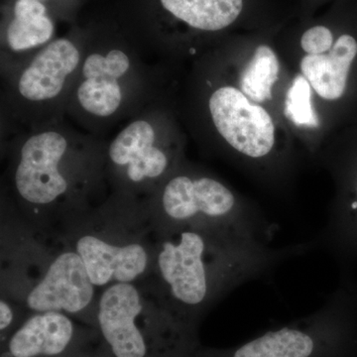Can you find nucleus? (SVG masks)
<instances>
[{
  "label": "nucleus",
  "mask_w": 357,
  "mask_h": 357,
  "mask_svg": "<svg viewBox=\"0 0 357 357\" xmlns=\"http://www.w3.org/2000/svg\"><path fill=\"white\" fill-rule=\"evenodd\" d=\"M312 246L270 248L261 239L222 227L165 230L157 234L153 269L146 281L178 323L199 337V323L218 301Z\"/></svg>",
  "instance_id": "2"
},
{
  "label": "nucleus",
  "mask_w": 357,
  "mask_h": 357,
  "mask_svg": "<svg viewBox=\"0 0 357 357\" xmlns=\"http://www.w3.org/2000/svg\"><path fill=\"white\" fill-rule=\"evenodd\" d=\"M55 25L40 0H16L1 41L0 74L17 67L53 41Z\"/></svg>",
  "instance_id": "13"
},
{
  "label": "nucleus",
  "mask_w": 357,
  "mask_h": 357,
  "mask_svg": "<svg viewBox=\"0 0 357 357\" xmlns=\"http://www.w3.org/2000/svg\"><path fill=\"white\" fill-rule=\"evenodd\" d=\"M77 357H109L107 356V354H105L100 349V344H98V347H96V349H91V351H89L86 352H84V354H81V356H77Z\"/></svg>",
  "instance_id": "21"
},
{
  "label": "nucleus",
  "mask_w": 357,
  "mask_h": 357,
  "mask_svg": "<svg viewBox=\"0 0 357 357\" xmlns=\"http://www.w3.org/2000/svg\"><path fill=\"white\" fill-rule=\"evenodd\" d=\"M181 163L180 139L165 98L148 105L107 141L110 191L146 201Z\"/></svg>",
  "instance_id": "9"
},
{
  "label": "nucleus",
  "mask_w": 357,
  "mask_h": 357,
  "mask_svg": "<svg viewBox=\"0 0 357 357\" xmlns=\"http://www.w3.org/2000/svg\"><path fill=\"white\" fill-rule=\"evenodd\" d=\"M351 195L345 198L342 210L337 211L328 222V229L321 236L323 243L335 250H347L357 245V170L354 174Z\"/></svg>",
  "instance_id": "17"
},
{
  "label": "nucleus",
  "mask_w": 357,
  "mask_h": 357,
  "mask_svg": "<svg viewBox=\"0 0 357 357\" xmlns=\"http://www.w3.org/2000/svg\"><path fill=\"white\" fill-rule=\"evenodd\" d=\"M204 86L211 89L206 110L220 139L246 158L269 156L275 145V126L267 110L234 86Z\"/></svg>",
  "instance_id": "11"
},
{
  "label": "nucleus",
  "mask_w": 357,
  "mask_h": 357,
  "mask_svg": "<svg viewBox=\"0 0 357 357\" xmlns=\"http://www.w3.org/2000/svg\"><path fill=\"white\" fill-rule=\"evenodd\" d=\"M354 301L340 291L310 316L248 342L215 349L199 345L188 357H356Z\"/></svg>",
  "instance_id": "10"
},
{
  "label": "nucleus",
  "mask_w": 357,
  "mask_h": 357,
  "mask_svg": "<svg viewBox=\"0 0 357 357\" xmlns=\"http://www.w3.org/2000/svg\"><path fill=\"white\" fill-rule=\"evenodd\" d=\"M98 344L93 326L64 312H34L0 342V357H77Z\"/></svg>",
  "instance_id": "12"
},
{
  "label": "nucleus",
  "mask_w": 357,
  "mask_h": 357,
  "mask_svg": "<svg viewBox=\"0 0 357 357\" xmlns=\"http://www.w3.org/2000/svg\"><path fill=\"white\" fill-rule=\"evenodd\" d=\"M312 86L304 76L293 79L286 96L284 112L295 126L318 128L319 119L312 105Z\"/></svg>",
  "instance_id": "18"
},
{
  "label": "nucleus",
  "mask_w": 357,
  "mask_h": 357,
  "mask_svg": "<svg viewBox=\"0 0 357 357\" xmlns=\"http://www.w3.org/2000/svg\"><path fill=\"white\" fill-rule=\"evenodd\" d=\"M356 63L357 37L344 33L335 39L328 53L305 56L300 68L303 76L321 98L335 102L347 95Z\"/></svg>",
  "instance_id": "14"
},
{
  "label": "nucleus",
  "mask_w": 357,
  "mask_h": 357,
  "mask_svg": "<svg viewBox=\"0 0 357 357\" xmlns=\"http://www.w3.org/2000/svg\"><path fill=\"white\" fill-rule=\"evenodd\" d=\"M28 317L17 305L0 298V342L10 337Z\"/></svg>",
  "instance_id": "20"
},
{
  "label": "nucleus",
  "mask_w": 357,
  "mask_h": 357,
  "mask_svg": "<svg viewBox=\"0 0 357 357\" xmlns=\"http://www.w3.org/2000/svg\"><path fill=\"white\" fill-rule=\"evenodd\" d=\"M146 204L157 234L184 227H222L266 243L273 234L270 222L244 206L225 183L183 163Z\"/></svg>",
  "instance_id": "8"
},
{
  "label": "nucleus",
  "mask_w": 357,
  "mask_h": 357,
  "mask_svg": "<svg viewBox=\"0 0 357 357\" xmlns=\"http://www.w3.org/2000/svg\"><path fill=\"white\" fill-rule=\"evenodd\" d=\"M40 1H43V0H40Z\"/></svg>",
  "instance_id": "22"
},
{
  "label": "nucleus",
  "mask_w": 357,
  "mask_h": 357,
  "mask_svg": "<svg viewBox=\"0 0 357 357\" xmlns=\"http://www.w3.org/2000/svg\"><path fill=\"white\" fill-rule=\"evenodd\" d=\"M0 298L30 316L60 312L96 328L100 290L59 232L33 227L1 201Z\"/></svg>",
  "instance_id": "3"
},
{
  "label": "nucleus",
  "mask_w": 357,
  "mask_h": 357,
  "mask_svg": "<svg viewBox=\"0 0 357 357\" xmlns=\"http://www.w3.org/2000/svg\"><path fill=\"white\" fill-rule=\"evenodd\" d=\"M96 330L109 357H188L202 344L146 280L100 290Z\"/></svg>",
  "instance_id": "6"
},
{
  "label": "nucleus",
  "mask_w": 357,
  "mask_h": 357,
  "mask_svg": "<svg viewBox=\"0 0 357 357\" xmlns=\"http://www.w3.org/2000/svg\"><path fill=\"white\" fill-rule=\"evenodd\" d=\"M58 232L79 256L98 290L142 282L151 275L157 232L146 201L110 191L102 203L70 218Z\"/></svg>",
  "instance_id": "5"
},
{
  "label": "nucleus",
  "mask_w": 357,
  "mask_h": 357,
  "mask_svg": "<svg viewBox=\"0 0 357 357\" xmlns=\"http://www.w3.org/2000/svg\"><path fill=\"white\" fill-rule=\"evenodd\" d=\"M335 43L332 30L326 26H314L303 34L301 47L307 55L328 53Z\"/></svg>",
  "instance_id": "19"
},
{
  "label": "nucleus",
  "mask_w": 357,
  "mask_h": 357,
  "mask_svg": "<svg viewBox=\"0 0 357 357\" xmlns=\"http://www.w3.org/2000/svg\"><path fill=\"white\" fill-rule=\"evenodd\" d=\"M280 64L273 49L266 45L256 48L253 57L239 79L241 91L255 102L271 100L272 89L278 79Z\"/></svg>",
  "instance_id": "16"
},
{
  "label": "nucleus",
  "mask_w": 357,
  "mask_h": 357,
  "mask_svg": "<svg viewBox=\"0 0 357 357\" xmlns=\"http://www.w3.org/2000/svg\"><path fill=\"white\" fill-rule=\"evenodd\" d=\"M161 66L140 45L115 35L88 36L67 117L105 138L119 126L165 98Z\"/></svg>",
  "instance_id": "4"
},
{
  "label": "nucleus",
  "mask_w": 357,
  "mask_h": 357,
  "mask_svg": "<svg viewBox=\"0 0 357 357\" xmlns=\"http://www.w3.org/2000/svg\"><path fill=\"white\" fill-rule=\"evenodd\" d=\"M107 141L68 117L2 141L1 201L36 229L58 232L109 196Z\"/></svg>",
  "instance_id": "1"
},
{
  "label": "nucleus",
  "mask_w": 357,
  "mask_h": 357,
  "mask_svg": "<svg viewBox=\"0 0 357 357\" xmlns=\"http://www.w3.org/2000/svg\"><path fill=\"white\" fill-rule=\"evenodd\" d=\"M86 41V35L55 38L1 75V142L67 117Z\"/></svg>",
  "instance_id": "7"
},
{
  "label": "nucleus",
  "mask_w": 357,
  "mask_h": 357,
  "mask_svg": "<svg viewBox=\"0 0 357 357\" xmlns=\"http://www.w3.org/2000/svg\"><path fill=\"white\" fill-rule=\"evenodd\" d=\"M162 11L192 30L218 32L241 15L243 0H159Z\"/></svg>",
  "instance_id": "15"
}]
</instances>
